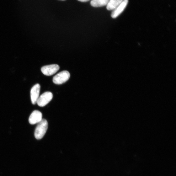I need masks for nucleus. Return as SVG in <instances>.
Listing matches in <instances>:
<instances>
[{
    "instance_id": "obj_8",
    "label": "nucleus",
    "mask_w": 176,
    "mask_h": 176,
    "mask_svg": "<svg viewBox=\"0 0 176 176\" xmlns=\"http://www.w3.org/2000/svg\"><path fill=\"white\" fill-rule=\"evenodd\" d=\"M123 0H109L107 5V9L109 11L113 10L118 6Z\"/></svg>"
},
{
    "instance_id": "obj_7",
    "label": "nucleus",
    "mask_w": 176,
    "mask_h": 176,
    "mask_svg": "<svg viewBox=\"0 0 176 176\" xmlns=\"http://www.w3.org/2000/svg\"><path fill=\"white\" fill-rule=\"evenodd\" d=\"M43 115L38 110L33 111L30 115L29 121L31 125L38 123L42 120Z\"/></svg>"
},
{
    "instance_id": "obj_5",
    "label": "nucleus",
    "mask_w": 176,
    "mask_h": 176,
    "mask_svg": "<svg viewBox=\"0 0 176 176\" xmlns=\"http://www.w3.org/2000/svg\"><path fill=\"white\" fill-rule=\"evenodd\" d=\"M40 86L39 84L37 83L32 88L30 91V96L32 103L33 104H37L39 97Z\"/></svg>"
},
{
    "instance_id": "obj_9",
    "label": "nucleus",
    "mask_w": 176,
    "mask_h": 176,
    "mask_svg": "<svg viewBox=\"0 0 176 176\" xmlns=\"http://www.w3.org/2000/svg\"><path fill=\"white\" fill-rule=\"evenodd\" d=\"M109 0H92L90 4L95 7H101L107 5Z\"/></svg>"
},
{
    "instance_id": "obj_2",
    "label": "nucleus",
    "mask_w": 176,
    "mask_h": 176,
    "mask_svg": "<svg viewBox=\"0 0 176 176\" xmlns=\"http://www.w3.org/2000/svg\"><path fill=\"white\" fill-rule=\"evenodd\" d=\"M70 77L69 72L64 71L59 73L53 78V82L57 85L62 84L67 81Z\"/></svg>"
},
{
    "instance_id": "obj_6",
    "label": "nucleus",
    "mask_w": 176,
    "mask_h": 176,
    "mask_svg": "<svg viewBox=\"0 0 176 176\" xmlns=\"http://www.w3.org/2000/svg\"><path fill=\"white\" fill-rule=\"evenodd\" d=\"M128 2V0H123L118 6L113 10L111 14L112 18L113 19H115L119 16L126 8Z\"/></svg>"
},
{
    "instance_id": "obj_11",
    "label": "nucleus",
    "mask_w": 176,
    "mask_h": 176,
    "mask_svg": "<svg viewBox=\"0 0 176 176\" xmlns=\"http://www.w3.org/2000/svg\"><path fill=\"white\" fill-rule=\"evenodd\" d=\"M61 1H65V0H61Z\"/></svg>"
},
{
    "instance_id": "obj_1",
    "label": "nucleus",
    "mask_w": 176,
    "mask_h": 176,
    "mask_svg": "<svg viewBox=\"0 0 176 176\" xmlns=\"http://www.w3.org/2000/svg\"><path fill=\"white\" fill-rule=\"evenodd\" d=\"M35 129V136L38 140L42 138L46 133L48 128V123L46 120L42 119L39 122Z\"/></svg>"
},
{
    "instance_id": "obj_4",
    "label": "nucleus",
    "mask_w": 176,
    "mask_h": 176,
    "mask_svg": "<svg viewBox=\"0 0 176 176\" xmlns=\"http://www.w3.org/2000/svg\"><path fill=\"white\" fill-rule=\"evenodd\" d=\"M60 68V66L58 65L52 64L43 66L41 70L44 75L49 76L56 73Z\"/></svg>"
},
{
    "instance_id": "obj_10",
    "label": "nucleus",
    "mask_w": 176,
    "mask_h": 176,
    "mask_svg": "<svg viewBox=\"0 0 176 176\" xmlns=\"http://www.w3.org/2000/svg\"><path fill=\"white\" fill-rule=\"evenodd\" d=\"M78 1L82 2H86L89 1V0H78Z\"/></svg>"
},
{
    "instance_id": "obj_3",
    "label": "nucleus",
    "mask_w": 176,
    "mask_h": 176,
    "mask_svg": "<svg viewBox=\"0 0 176 176\" xmlns=\"http://www.w3.org/2000/svg\"><path fill=\"white\" fill-rule=\"evenodd\" d=\"M53 98V95L51 92H45L39 97L37 103L40 107H44L51 101Z\"/></svg>"
}]
</instances>
